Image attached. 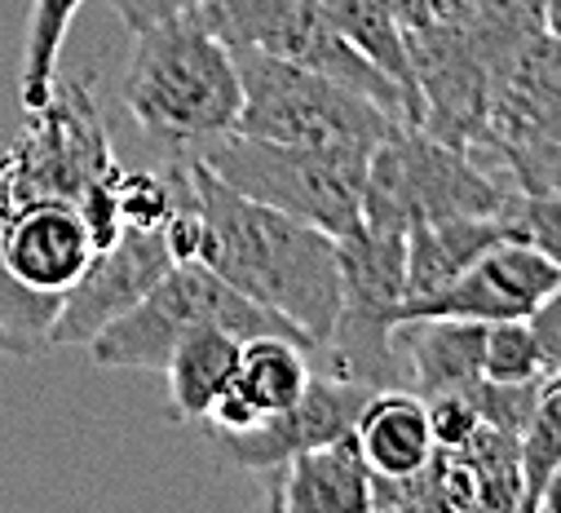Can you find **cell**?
I'll list each match as a JSON object with an SVG mask.
<instances>
[{"instance_id": "cell-1", "label": "cell", "mask_w": 561, "mask_h": 513, "mask_svg": "<svg viewBox=\"0 0 561 513\" xmlns=\"http://www.w3.org/2000/svg\"><path fill=\"white\" fill-rule=\"evenodd\" d=\"M199 204V256L213 275L274 310L319 354L341 319V256L336 235L265 208L226 186L199 156L186 151Z\"/></svg>"}, {"instance_id": "cell-2", "label": "cell", "mask_w": 561, "mask_h": 513, "mask_svg": "<svg viewBox=\"0 0 561 513\" xmlns=\"http://www.w3.org/2000/svg\"><path fill=\"white\" fill-rule=\"evenodd\" d=\"M119 98L147 134L191 151L239 128V58L204 23V14H182L173 23L133 32V58Z\"/></svg>"}, {"instance_id": "cell-3", "label": "cell", "mask_w": 561, "mask_h": 513, "mask_svg": "<svg viewBox=\"0 0 561 513\" xmlns=\"http://www.w3.org/2000/svg\"><path fill=\"white\" fill-rule=\"evenodd\" d=\"M522 200L495 164L402 124L367 160L363 221L411 230L447 217H513L522 226Z\"/></svg>"}, {"instance_id": "cell-4", "label": "cell", "mask_w": 561, "mask_h": 513, "mask_svg": "<svg viewBox=\"0 0 561 513\" xmlns=\"http://www.w3.org/2000/svg\"><path fill=\"white\" fill-rule=\"evenodd\" d=\"M234 58L243 80L239 134L284 147H310V151L371 156L389 134L402 128L398 111L323 71L256 49H239Z\"/></svg>"}, {"instance_id": "cell-5", "label": "cell", "mask_w": 561, "mask_h": 513, "mask_svg": "<svg viewBox=\"0 0 561 513\" xmlns=\"http://www.w3.org/2000/svg\"><path fill=\"white\" fill-rule=\"evenodd\" d=\"M226 186L239 195L301 217L328 235H350L363 226V195H367V160L350 151H310L284 147L252 134H221L213 142L191 147Z\"/></svg>"}, {"instance_id": "cell-6", "label": "cell", "mask_w": 561, "mask_h": 513, "mask_svg": "<svg viewBox=\"0 0 561 513\" xmlns=\"http://www.w3.org/2000/svg\"><path fill=\"white\" fill-rule=\"evenodd\" d=\"M195 328H230L239 337H261V332L297 337L274 310H265L252 297H243L239 288H230L204 262H173V271L142 301L89 341V354L98 367L164 372L178 341L191 337Z\"/></svg>"}, {"instance_id": "cell-7", "label": "cell", "mask_w": 561, "mask_h": 513, "mask_svg": "<svg viewBox=\"0 0 561 513\" xmlns=\"http://www.w3.org/2000/svg\"><path fill=\"white\" fill-rule=\"evenodd\" d=\"M115 164L93 80H58L54 93L27 111L19 134L0 138V204L80 200Z\"/></svg>"}, {"instance_id": "cell-8", "label": "cell", "mask_w": 561, "mask_h": 513, "mask_svg": "<svg viewBox=\"0 0 561 513\" xmlns=\"http://www.w3.org/2000/svg\"><path fill=\"white\" fill-rule=\"evenodd\" d=\"M204 23L239 54V49H256L284 62H301L310 71H323L376 102H385L389 111L407 119V102L393 89V80L367 62L328 19V10L319 0H204Z\"/></svg>"}, {"instance_id": "cell-9", "label": "cell", "mask_w": 561, "mask_h": 513, "mask_svg": "<svg viewBox=\"0 0 561 513\" xmlns=\"http://www.w3.org/2000/svg\"><path fill=\"white\" fill-rule=\"evenodd\" d=\"M415 89H420V128L430 138L473 151H486L491 138V62L465 27H425L407 36Z\"/></svg>"}, {"instance_id": "cell-10", "label": "cell", "mask_w": 561, "mask_h": 513, "mask_svg": "<svg viewBox=\"0 0 561 513\" xmlns=\"http://www.w3.org/2000/svg\"><path fill=\"white\" fill-rule=\"evenodd\" d=\"M557 280L561 266L539 243H530L526 235H508L495 248H486L443 293L407 301L398 319H530V310L557 288Z\"/></svg>"}, {"instance_id": "cell-11", "label": "cell", "mask_w": 561, "mask_h": 513, "mask_svg": "<svg viewBox=\"0 0 561 513\" xmlns=\"http://www.w3.org/2000/svg\"><path fill=\"white\" fill-rule=\"evenodd\" d=\"M173 262L178 256L164 239V226L160 230L128 226L111 248L93 256L89 271L67 293L49 345H89L106 323H115L142 301L173 271Z\"/></svg>"}, {"instance_id": "cell-12", "label": "cell", "mask_w": 561, "mask_h": 513, "mask_svg": "<svg viewBox=\"0 0 561 513\" xmlns=\"http://www.w3.org/2000/svg\"><path fill=\"white\" fill-rule=\"evenodd\" d=\"M376 390L354 376H341V372H314L306 395L278 417H265L256 430L248 434H230V438H213V452L226 460V465H239V469H256V474H270L284 460H293L297 452H310L319 443H332V438H345L354 434V421L363 412V403L371 399Z\"/></svg>"}, {"instance_id": "cell-13", "label": "cell", "mask_w": 561, "mask_h": 513, "mask_svg": "<svg viewBox=\"0 0 561 513\" xmlns=\"http://www.w3.org/2000/svg\"><path fill=\"white\" fill-rule=\"evenodd\" d=\"M482 332L473 319H398L393 350L402 363V390L420 399L473 395L482 380Z\"/></svg>"}, {"instance_id": "cell-14", "label": "cell", "mask_w": 561, "mask_h": 513, "mask_svg": "<svg viewBox=\"0 0 561 513\" xmlns=\"http://www.w3.org/2000/svg\"><path fill=\"white\" fill-rule=\"evenodd\" d=\"M274 474L270 509L278 513H371V469L354 434L297 452Z\"/></svg>"}, {"instance_id": "cell-15", "label": "cell", "mask_w": 561, "mask_h": 513, "mask_svg": "<svg viewBox=\"0 0 561 513\" xmlns=\"http://www.w3.org/2000/svg\"><path fill=\"white\" fill-rule=\"evenodd\" d=\"M508 235H526V230L513 217H447V221L411 226L407 230V301L443 293L486 248H495Z\"/></svg>"}, {"instance_id": "cell-16", "label": "cell", "mask_w": 561, "mask_h": 513, "mask_svg": "<svg viewBox=\"0 0 561 513\" xmlns=\"http://www.w3.org/2000/svg\"><path fill=\"white\" fill-rule=\"evenodd\" d=\"M354 443L371 478H411L438 452L430 408L415 390H376L354 421Z\"/></svg>"}, {"instance_id": "cell-17", "label": "cell", "mask_w": 561, "mask_h": 513, "mask_svg": "<svg viewBox=\"0 0 561 513\" xmlns=\"http://www.w3.org/2000/svg\"><path fill=\"white\" fill-rule=\"evenodd\" d=\"M239 350H243V337L230 328H195L191 337L178 341V350L164 363L173 421H186V425L204 421L213 399L239 372Z\"/></svg>"}, {"instance_id": "cell-18", "label": "cell", "mask_w": 561, "mask_h": 513, "mask_svg": "<svg viewBox=\"0 0 561 513\" xmlns=\"http://www.w3.org/2000/svg\"><path fill=\"white\" fill-rule=\"evenodd\" d=\"M328 10V19L336 23V32L367 58L376 62L393 89L407 102V119L411 128H420V89H415V67H411V49H407V27L393 10V0H319Z\"/></svg>"}, {"instance_id": "cell-19", "label": "cell", "mask_w": 561, "mask_h": 513, "mask_svg": "<svg viewBox=\"0 0 561 513\" xmlns=\"http://www.w3.org/2000/svg\"><path fill=\"white\" fill-rule=\"evenodd\" d=\"M310 376H314L310 345H301L297 337H284V332L243 337L234 380L243 385V395H248L265 417L288 412V408L306 395Z\"/></svg>"}, {"instance_id": "cell-20", "label": "cell", "mask_w": 561, "mask_h": 513, "mask_svg": "<svg viewBox=\"0 0 561 513\" xmlns=\"http://www.w3.org/2000/svg\"><path fill=\"white\" fill-rule=\"evenodd\" d=\"M84 0H32L27 36H23V62H19V102L32 111L41 106L58 84L62 45L71 32V19L80 14Z\"/></svg>"}, {"instance_id": "cell-21", "label": "cell", "mask_w": 561, "mask_h": 513, "mask_svg": "<svg viewBox=\"0 0 561 513\" xmlns=\"http://www.w3.org/2000/svg\"><path fill=\"white\" fill-rule=\"evenodd\" d=\"M469 456L478 487H482V513H526V465H522V434L500 425H478L469 443H460Z\"/></svg>"}, {"instance_id": "cell-22", "label": "cell", "mask_w": 561, "mask_h": 513, "mask_svg": "<svg viewBox=\"0 0 561 513\" xmlns=\"http://www.w3.org/2000/svg\"><path fill=\"white\" fill-rule=\"evenodd\" d=\"M522 465H526V509H539L552 474L561 469V367L543 372L530 421L522 430Z\"/></svg>"}, {"instance_id": "cell-23", "label": "cell", "mask_w": 561, "mask_h": 513, "mask_svg": "<svg viewBox=\"0 0 561 513\" xmlns=\"http://www.w3.org/2000/svg\"><path fill=\"white\" fill-rule=\"evenodd\" d=\"M465 32L473 36V45L482 49V58L495 71L522 45H530L535 36L548 32V5L543 0H478V14Z\"/></svg>"}, {"instance_id": "cell-24", "label": "cell", "mask_w": 561, "mask_h": 513, "mask_svg": "<svg viewBox=\"0 0 561 513\" xmlns=\"http://www.w3.org/2000/svg\"><path fill=\"white\" fill-rule=\"evenodd\" d=\"M543 367V350L530 332V319H495L482 332V376L486 380H539Z\"/></svg>"}, {"instance_id": "cell-25", "label": "cell", "mask_w": 561, "mask_h": 513, "mask_svg": "<svg viewBox=\"0 0 561 513\" xmlns=\"http://www.w3.org/2000/svg\"><path fill=\"white\" fill-rule=\"evenodd\" d=\"M425 408H430V430H434L438 447H460L482 425L473 395H434V399H425Z\"/></svg>"}, {"instance_id": "cell-26", "label": "cell", "mask_w": 561, "mask_h": 513, "mask_svg": "<svg viewBox=\"0 0 561 513\" xmlns=\"http://www.w3.org/2000/svg\"><path fill=\"white\" fill-rule=\"evenodd\" d=\"M522 230L561 266V195H526L522 200Z\"/></svg>"}, {"instance_id": "cell-27", "label": "cell", "mask_w": 561, "mask_h": 513, "mask_svg": "<svg viewBox=\"0 0 561 513\" xmlns=\"http://www.w3.org/2000/svg\"><path fill=\"white\" fill-rule=\"evenodd\" d=\"M111 10L128 23V32H142V27L173 23L182 14H199L204 0H111Z\"/></svg>"}, {"instance_id": "cell-28", "label": "cell", "mask_w": 561, "mask_h": 513, "mask_svg": "<svg viewBox=\"0 0 561 513\" xmlns=\"http://www.w3.org/2000/svg\"><path fill=\"white\" fill-rule=\"evenodd\" d=\"M530 332H535V341H539V350H543V367H548V372L561 367V280H557V288L530 310Z\"/></svg>"}, {"instance_id": "cell-29", "label": "cell", "mask_w": 561, "mask_h": 513, "mask_svg": "<svg viewBox=\"0 0 561 513\" xmlns=\"http://www.w3.org/2000/svg\"><path fill=\"white\" fill-rule=\"evenodd\" d=\"M430 27H469L478 14V0H425Z\"/></svg>"}, {"instance_id": "cell-30", "label": "cell", "mask_w": 561, "mask_h": 513, "mask_svg": "<svg viewBox=\"0 0 561 513\" xmlns=\"http://www.w3.org/2000/svg\"><path fill=\"white\" fill-rule=\"evenodd\" d=\"M393 10H398V19H402L407 36L430 27V5H425V0H393Z\"/></svg>"}, {"instance_id": "cell-31", "label": "cell", "mask_w": 561, "mask_h": 513, "mask_svg": "<svg viewBox=\"0 0 561 513\" xmlns=\"http://www.w3.org/2000/svg\"><path fill=\"white\" fill-rule=\"evenodd\" d=\"M539 509H552V513H561V469L552 474V482H548V491H543Z\"/></svg>"}, {"instance_id": "cell-32", "label": "cell", "mask_w": 561, "mask_h": 513, "mask_svg": "<svg viewBox=\"0 0 561 513\" xmlns=\"http://www.w3.org/2000/svg\"><path fill=\"white\" fill-rule=\"evenodd\" d=\"M543 5H548V32L561 41V0H543Z\"/></svg>"}]
</instances>
